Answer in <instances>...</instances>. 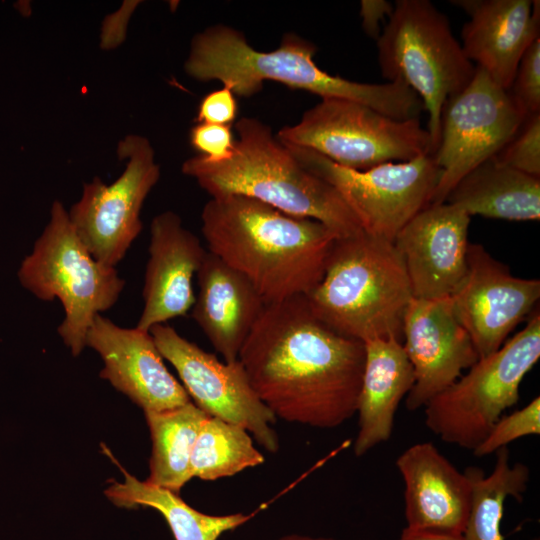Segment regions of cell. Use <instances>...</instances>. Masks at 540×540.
I'll return each instance as SVG.
<instances>
[{
	"instance_id": "f1b7e54d",
	"label": "cell",
	"mask_w": 540,
	"mask_h": 540,
	"mask_svg": "<svg viewBox=\"0 0 540 540\" xmlns=\"http://www.w3.org/2000/svg\"><path fill=\"white\" fill-rule=\"evenodd\" d=\"M494 157L504 165L540 178V112L527 116Z\"/></svg>"
},
{
	"instance_id": "8fae6325",
	"label": "cell",
	"mask_w": 540,
	"mask_h": 540,
	"mask_svg": "<svg viewBox=\"0 0 540 540\" xmlns=\"http://www.w3.org/2000/svg\"><path fill=\"white\" fill-rule=\"evenodd\" d=\"M525 118L507 90L476 67L469 84L443 106L439 142L432 154L440 175L430 205L444 203L466 174L507 144Z\"/></svg>"
},
{
	"instance_id": "cb8c5ba5",
	"label": "cell",
	"mask_w": 540,
	"mask_h": 540,
	"mask_svg": "<svg viewBox=\"0 0 540 540\" xmlns=\"http://www.w3.org/2000/svg\"><path fill=\"white\" fill-rule=\"evenodd\" d=\"M117 465L124 475V482H112L105 490L108 499L120 507L155 509L164 517L175 540H218L225 532L238 528L253 516L200 512L187 504L179 493L140 481Z\"/></svg>"
},
{
	"instance_id": "6da1fadb",
	"label": "cell",
	"mask_w": 540,
	"mask_h": 540,
	"mask_svg": "<svg viewBox=\"0 0 540 540\" xmlns=\"http://www.w3.org/2000/svg\"><path fill=\"white\" fill-rule=\"evenodd\" d=\"M238 360L276 418L331 429L356 414L364 343L320 321L305 295L266 304Z\"/></svg>"
},
{
	"instance_id": "277c9868",
	"label": "cell",
	"mask_w": 540,
	"mask_h": 540,
	"mask_svg": "<svg viewBox=\"0 0 540 540\" xmlns=\"http://www.w3.org/2000/svg\"><path fill=\"white\" fill-rule=\"evenodd\" d=\"M238 138L230 158L210 161L202 155L182 164L211 198L242 195L296 217L321 222L339 238L362 231L337 190L307 170L271 128L252 117L236 123Z\"/></svg>"
},
{
	"instance_id": "52a82bcc",
	"label": "cell",
	"mask_w": 540,
	"mask_h": 540,
	"mask_svg": "<svg viewBox=\"0 0 540 540\" xmlns=\"http://www.w3.org/2000/svg\"><path fill=\"white\" fill-rule=\"evenodd\" d=\"M18 279L38 299L62 303L58 333L74 356L86 346L95 316L110 309L125 286L115 267L90 254L60 201L53 202L49 223L22 261Z\"/></svg>"
},
{
	"instance_id": "1f68e13d",
	"label": "cell",
	"mask_w": 540,
	"mask_h": 540,
	"mask_svg": "<svg viewBox=\"0 0 540 540\" xmlns=\"http://www.w3.org/2000/svg\"><path fill=\"white\" fill-rule=\"evenodd\" d=\"M238 113V103L233 92L223 86L207 94L200 102L197 123L231 125Z\"/></svg>"
},
{
	"instance_id": "30bf717a",
	"label": "cell",
	"mask_w": 540,
	"mask_h": 540,
	"mask_svg": "<svg viewBox=\"0 0 540 540\" xmlns=\"http://www.w3.org/2000/svg\"><path fill=\"white\" fill-rule=\"evenodd\" d=\"M286 146L303 167L337 190L363 231L392 242L430 205L440 175L432 155L354 170L310 149Z\"/></svg>"
},
{
	"instance_id": "7a4b0ae2",
	"label": "cell",
	"mask_w": 540,
	"mask_h": 540,
	"mask_svg": "<svg viewBox=\"0 0 540 540\" xmlns=\"http://www.w3.org/2000/svg\"><path fill=\"white\" fill-rule=\"evenodd\" d=\"M201 220L209 252L244 275L266 304L307 295L339 238L319 221L242 195L211 198Z\"/></svg>"
},
{
	"instance_id": "836d02e7",
	"label": "cell",
	"mask_w": 540,
	"mask_h": 540,
	"mask_svg": "<svg viewBox=\"0 0 540 540\" xmlns=\"http://www.w3.org/2000/svg\"><path fill=\"white\" fill-rule=\"evenodd\" d=\"M398 540H465L462 533L405 527Z\"/></svg>"
},
{
	"instance_id": "ac0fdd59",
	"label": "cell",
	"mask_w": 540,
	"mask_h": 540,
	"mask_svg": "<svg viewBox=\"0 0 540 540\" xmlns=\"http://www.w3.org/2000/svg\"><path fill=\"white\" fill-rule=\"evenodd\" d=\"M149 259L143 287L144 307L136 327L150 328L185 316L195 302L193 277L207 251L172 211L152 220Z\"/></svg>"
},
{
	"instance_id": "9c48e42d",
	"label": "cell",
	"mask_w": 540,
	"mask_h": 540,
	"mask_svg": "<svg viewBox=\"0 0 540 540\" xmlns=\"http://www.w3.org/2000/svg\"><path fill=\"white\" fill-rule=\"evenodd\" d=\"M276 138L354 170L432 154L430 135L419 118L397 120L339 98L321 99L298 123L283 127Z\"/></svg>"
},
{
	"instance_id": "d4e9b609",
	"label": "cell",
	"mask_w": 540,
	"mask_h": 540,
	"mask_svg": "<svg viewBox=\"0 0 540 540\" xmlns=\"http://www.w3.org/2000/svg\"><path fill=\"white\" fill-rule=\"evenodd\" d=\"M192 401L160 412L145 413L152 441L149 483L179 493L191 480L190 459L204 419Z\"/></svg>"
},
{
	"instance_id": "d6a6232c",
	"label": "cell",
	"mask_w": 540,
	"mask_h": 540,
	"mask_svg": "<svg viewBox=\"0 0 540 540\" xmlns=\"http://www.w3.org/2000/svg\"><path fill=\"white\" fill-rule=\"evenodd\" d=\"M394 10V4L387 0H362L360 16L365 33L377 40L381 34V24L385 25Z\"/></svg>"
},
{
	"instance_id": "e575fe53",
	"label": "cell",
	"mask_w": 540,
	"mask_h": 540,
	"mask_svg": "<svg viewBox=\"0 0 540 540\" xmlns=\"http://www.w3.org/2000/svg\"><path fill=\"white\" fill-rule=\"evenodd\" d=\"M278 540H338L332 537H322V536H309L303 534H288L280 537Z\"/></svg>"
},
{
	"instance_id": "7c38bea8",
	"label": "cell",
	"mask_w": 540,
	"mask_h": 540,
	"mask_svg": "<svg viewBox=\"0 0 540 540\" xmlns=\"http://www.w3.org/2000/svg\"><path fill=\"white\" fill-rule=\"evenodd\" d=\"M127 159L125 170L111 184L95 177L83 185L82 196L68 212L71 224L90 254L115 267L141 232L143 203L160 177L154 150L143 136L130 134L118 143Z\"/></svg>"
},
{
	"instance_id": "ba28073f",
	"label": "cell",
	"mask_w": 540,
	"mask_h": 540,
	"mask_svg": "<svg viewBox=\"0 0 540 540\" xmlns=\"http://www.w3.org/2000/svg\"><path fill=\"white\" fill-rule=\"evenodd\" d=\"M539 357L537 310L520 332L494 353L479 358L424 406L425 425L442 441L473 451L504 411L518 402L521 382Z\"/></svg>"
},
{
	"instance_id": "2e32d148",
	"label": "cell",
	"mask_w": 540,
	"mask_h": 540,
	"mask_svg": "<svg viewBox=\"0 0 540 540\" xmlns=\"http://www.w3.org/2000/svg\"><path fill=\"white\" fill-rule=\"evenodd\" d=\"M470 216L444 202L429 205L397 234L394 245L400 253L413 298L451 297L467 272Z\"/></svg>"
},
{
	"instance_id": "ffe728a7",
	"label": "cell",
	"mask_w": 540,
	"mask_h": 540,
	"mask_svg": "<svg viewBox=\"0 0 540 540\" xmlns=\"http://www.w3.org/2000/svg\"><path fill=\"white\" fill-rule=\"evenodd\" d=\"M396 466L404 482L406 527L463 534L472 499L466 472L431 442L408 447Z\"/></svg>"
},
{
	"instance_id": "4dcf8cb0",
	"label": "cell",
	"mask_w": 540,
	"mask_h": 540,
	"mask_svg": "<svg viewBox=\"0 0 540 540\" xmlns=\"http://www.w3.org/2000/svg\"><path fill=\"white\" fill-rule=\"evenodd\" d=\"M190 143L210 161L231 157L235 146L231 125L197 123L190 131Z\"/></svg>"
},
{
	"instance_id": "7402d4cb",
	"label": "cell",
	"mask_w": 540,
	"mask_h": 540,
	"mask_svg": "<svg viewBox=\"0 0 540 540\" xmlns=\"http://www.w3.org/2000/svg\"><path fill=\"white\" fill-rule=\"evenodd\" d=\"M364 346L365 362L356 409L358 432L353 446L358 457L390 438L396 410L415 381L401 341L375 338L364 342Z\"/></svg>"
},
{
	"instance_id": "e0dca14e",
	"label": "cell",
	"mask_w": 540,
	"mask_h": 540,
	"mask_svg": "<svg viewBox=\"0 0 540 540\" xmlns=\"http://www.w3.org/2000/svg\"><path fill=\"white\" fill-rule=\"evenodd\" d=\"M86 346L97 351L104 362L100 377L144 413L174 409L191 401L166 368L150 332L122 328L98 314L87 332Z\"/></svg>"
},
{
	"instance_id": "9a60e30c",
	"label": "cell",
	"mask_w": 540,
	"mask_h": 540,
	"mask_svg": "<svg viewBox=\"0 0 540 540\" xmlns=\"http://www.w3.org/2000/svg\"><path fill=\"white\" fill-rule=\"evenodd\" d=\"M402 335L415 377L405 400L410 411L424 407L479 359L454 314L451 297L413 298L404 315Z\"/></svg>"
},
{
	"instance_id": "f546056e",
	"label": "cell",
	"mask_w": 540,
	"mask_h": 540,
	"mask_svg": "<svg viewBox=\"0 0 540 540\" xmlns=\"http://www.w3.org/2000/svg\"><path fill=\"white\" fill-rule=\"evenodd\" d=\"M507 92L525 117L540 112V38L522 55Z\"/></svg>"
},
{
	"instance_id": "5bb4252c",
	"label": "cell",
	"mask_w": 540,
	"mask_h": 540,
	"mask_svg": "<svg viewBox=\"0 0 540 540\" xmlns=\"http://www.w3.org/2000/svg\"><path fill=\"white\" fill-rule=\"evenodd\" d=\"M540 297V281L522 279L480 244L467 250V272L451 296L453 311L479 358L497 351Z\"/></svg>"
},
{
	"instance_id": "8992f818",
	"label": "cell",
	"mask_w": 540,
	"mask_h": 540,
	"mask_svg": "<svg viewBox=\"0 0 540 540\" xmlns=\"http://www.w3.org/2000/svg\"><path fill=\"white\" fill-rule=\"evenodd\" d=\"M376 44L382 76L403 83L422 101L433 154L443 106L469 84L476 67L448 18L428 0H397Z\"/></svg>"
},
{
	"instance_id": "4fadbf2b",
	"label": "cell",
	"mask_w": 540,
	"mask_h": 540,
	"mask_svg": "<svg viewBox=\"0 0 540 540\" xmlns=\"http://www.w3.org/2000/svg\"><path fill=\"white\" fill-rule=\"evenodd\" d=\"M149 332L201 411L243 427L266 451L279 450V438L272 427L277 418L254 391L239 360L220 361L166 323L151 327Z\"/></svg>"
},
{
	"instance_id": "3957f363",
	"label": "cell",
	"mask_w": 540,
	"mask_h": 540,
	"mask_svg": "<svg viewBox=\"0 0 540 540\" xmlns=\"http://www.w3.org/2000/svg\"><path fill=\"white\" fill-rule=\"evenodd\" d=\"M316 50L313 43L291 33L277 49L259 51L240 31L215 25L193 37L184 68L189 76L218 80L241 97L258 93L264 81L272 80L321 99L355 101L397 120L419 118L424 111L417 94L401 82L360 83L323 71L313 59Z\"/></svg>"
},
{
	"instance_id": "83f0119b",
	"label": "cell",
	"mask_w": 540,
	"mask_h": 540,
	"mask_svg": "<svg viewBox=\"0 0 540 540\" xmlns=\"http://www.w3.org/2000/svg\"><path fill=\"white\" fill-rule=\"evenodd\" d=\"M540 434V398L535 397L523 408L502 415L486 438L473 450L476 457L495 453L509 443L524 436Z\"/></svg>"
},
{
	"instance_id": "484cf974",
	"label": "cell",
	"mask_w": 540,
	"mask_h": 540,
	"mask_svg": "<svg viewBox=\"0 0 540 540\" xmlns=\"http://www.w3.org/2000/svg\"><path fill=\"white\" fill-rule=\"evenodd\" d=\"M495 453V464L488 476L475 467L465 471L472 486L471 507L463 532L465 540H504L501 521L505 501L510 496L521 500L527 490L528 466L520 462L510 464L507 447Z\"/></svg>"
},
{
	"instance_id": "5b68a950",
	"label": "cell",
	"mask_w": 540,
	"mask_h": 540,
	"mask_svg": "<svg viewBox=\"0 0 540 540\" xmlns=\"http://www.w3.org/2000/svg\"><path fill=\"white\" fill-rule=\"evenodd\" d=\"M305 297L312 313L342 336L402 342L413 294L394 242L362 230L335 240L321 280Z\"/></svg>"
},
{
	"instance_id": "d6986e66",
	"label": "cell",
	"mask_w": 540,
	"mask_h": 540,
	"mask_svg": "<svg viewBox=\"0 0 540 540\" xmlns=\"http://www.w3.org/2000/svg\"><path fill=\"white\" fill-rule=\"evenodd\" d=\"M469 20L461 31V47L475 67L508 90L520 59L539 38V1L454 0Z\"/></svg>"
},
{
	"instance_id": "44dd1931",
	"label": "cell",
	"mask_w": 540,
	"mask_h": 540,
	"mask_svg": "<svg viewBox=\"0 0 540 540\" xmlns=\"http://www.w3.org/2000/svg\"><path fill=\"white\" fill-rule=\"evenodd\" d=\"M196 276L192 318L223 360L235 362L266 303L244 275L209 251Z\"/></svg>"
},
{
	"instance_id": "4316f807",
	"label": "cell",
	"mask_w": 540,
	"mask_h": 540,
	"mask_svg": "<svg viewBox=\"0 0 540 540\" xmlns=\"http://www.w3.org/2000/svg\"><path fill=\"white\" fill-rule=\"evenodd\" d=\"M263 454L241 426L207 416L201 424L190 459V477L215 481L262 465Z\"/></svg>"
},
{
	"instance_id": "603a6c76",
	"label": "cell",
	"mask_w": 540,
	"mask_h": 540,
	"mask_svg": "<svg viewBox=\"0 0 540 540\" xmlns=\"http://www.w3.org/2000/svg\"><path fill=\"white\" fill-rule=\"evenodd\" d=\"M445 202L457 206L470 217L539 220L540 178L515 170L492 157L466 174Z\"/></svg>"
}]
</instances>
